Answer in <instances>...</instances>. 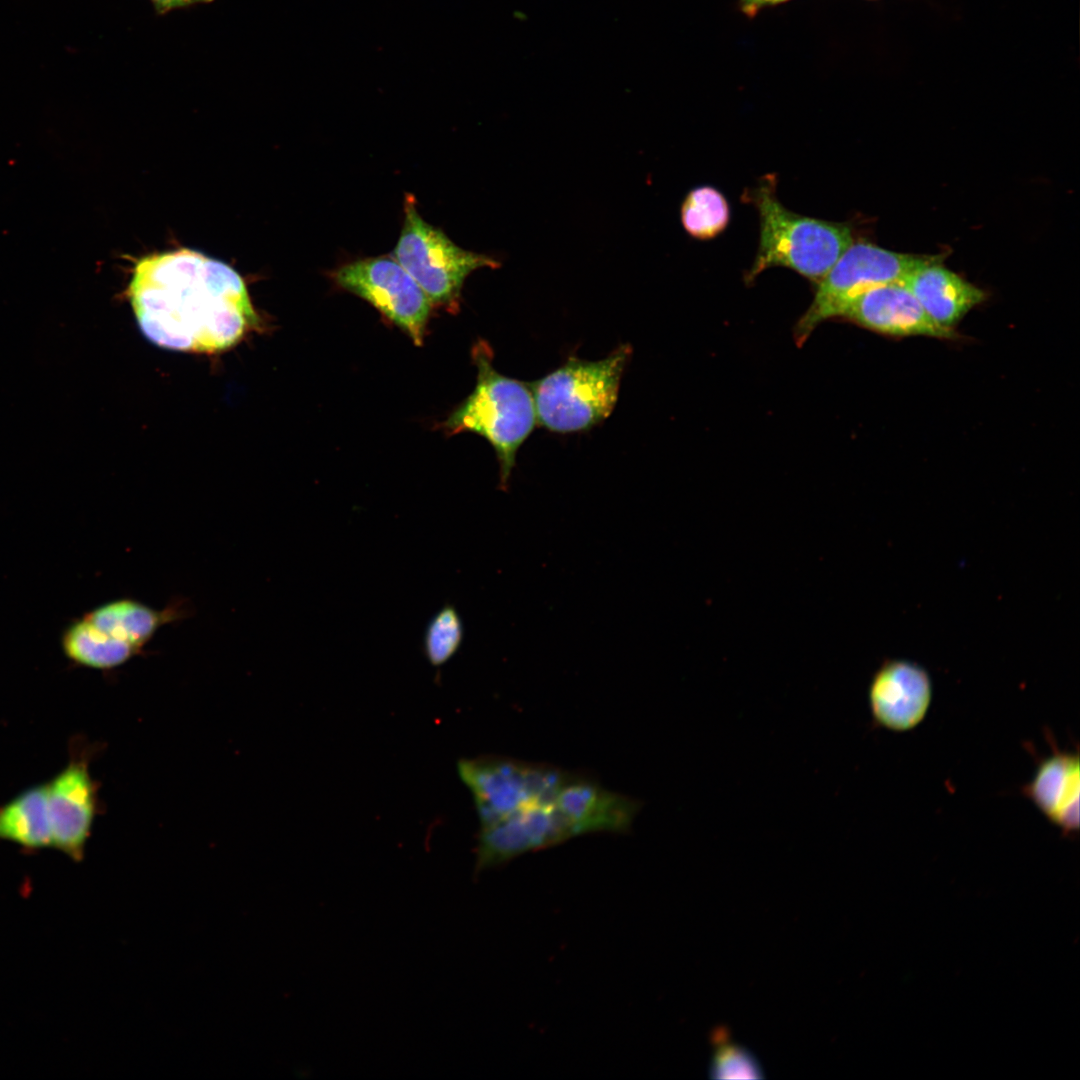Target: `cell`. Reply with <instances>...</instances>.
Masks as SVG:
<instances>
[{"label": "cell", "mask_w": 1080, "mask_h": 1080, "mask_svg": "<svg viewBox=\"0 0 1080 1080\" xmlns=\"http://www.w3.org/2000/svg\"><path fill=\"white\" fill-rule=\"evenodd\" d=\"M786 1L789 0H739V7L746 16L754 17L763 8Z\"/></svg>", "instance_id": "cell-22"}, {"label": "cell", "mask_w": 1080, "mask_h": 1080, "mask_svg": "<svg viewBox=\"0 0 1080 1080\" xmlns=\"http://www.w3.org/2000/svg\"><path fill=\"white\" fill-rule=\"evenodd\" d=\"M554 804L572 837L628 833L641 808L637 799L605 789L591 776L577 773L561 786Z\"/></svg>", "instance_id": "cell-12"}, {"label": "cell", "mask_w": 1080, "mask_h": 1080, "mask_svg": "<svg viewBox=\"0 0 1080 1080\" xmlns=\"http://www.w3.org/2000/svg\"><path fill=\"white\" fill-rule=\"evenodd\" d=\"M46 789L52 846L79 861L98 808L97 786L87 760H71Z\"/></svg>", "instance_id": "cell-11"}, {"label": "cell", "mask_w": 1080, "mask_h": 1080, "mask_svg": "<svg viewBox=\"0 0 1080 1080\" xmlns=\"http://www.w3.org/2000/svg\"><path fill=\"white\" fill-rule=\"evenodd\" d=\"M464 638V627L455 606L446 603L426 625L422 649L427 661L441 667L458 652Z\"/></svg>", "instance_id": "cell-19"}, {"label": "cell", "mask_w": 1080, "mask_h": 1080, "mask_svg": "<svg viewBox=\"0 0 1080 1080\" xmlns=\"http://www.w3.org/2000/svg\"><path fill=\"white\" fill-rule=\"evenodd\" d=\"M680 216L685 231L691 237L710 240L727 228L730 207L718 189L704 185L687 193L681 205Z\"/></svg>", "instance_id": "cell-18"}, {"label": "cell", "mask_w": 1080, "mask_h": 1080, "mask_svg": "<svg viewBox=\"0 0 1080 1080\" xmlns=\"http://www.w3.org/2000/svg\"><path fill=\"white\" fill-rule=\"evenodd\" d=\"M0 839L27 849L52 846L46 785H36L0 806Z\"/></svg>", "instance_id": "cell-17"}, {"label": "cell", "mask_w": 1080, "mask_h": 1080, "mask_svg": "<svg viewBox=\"0 0 1080 1080\" xmlns=\"http://www.w3.org/2000/svg\"><path fill=\"white\" fill-rule=\"evenodd\" d=\"M932 700V682L919 664L897 659L884 663L869 687L874 719L883 727L903 732L917 727Z\"/></svg>", "instance_id": "cell-13"}, {"label": "cell", "mask_w": 1080, "mask_h": 1080, "mask_svg": "<svg viewBox=\"0 0 1080 1080\" xmlns=\"http://www.w3.org/2000/svg\"><path fill=\"white\" fill-rule=\"evenodd\" d=\"M427 295L432 306L456 312L466 278L480 268L500 262L455 244L440 228L420 215L415 198L406 194L404 220L391 254Z\"/></svg>", "instance_id": "cell-5"}, {"label": "cell", "mask_w": 1080, "mask_h": 1080, "mask_svg": "<svg viewBox=\"0 0 1080 1080\" xmlns=\"http://www.w3.org/2000/svg\"><path fill=\"white\" fill-rule=\"evenodd\" d=\"M177 610L172 607L160 611L133 599L105 603L65 630L64 654L89 668L118 667L136 656L160 626L174 620L179 615Z\"/></svg>", "instance_id": "cell-6"}, {"label": "cell", "mask_w": 1080, "mask_h": 1080, "mask_svg": "<svg viewBox=\"0 0 1080 1080\" xmlns=\"http://www.w3.org/2000/svg\"><path fill=\"white\" fill-rule=\"evenodd\" d=\"M931 259L893 252L865 241L853 242L817 282L811 305L795 326L796 343L801 346L821 323L842 317L850 303L864 292L903 282Z\"/></svg>", "instance_id": "cell-7"}, {"label": "cell", "mask_w": 1080, "mask_h": 1080, "mask_svg": "<svg viewBox=\"0 0 1080 1080\" xmlns=\"http://www.w3.org/2000/svg\"><path fill=\"white\" fill-rule=\"evenodd\" d=\"M903 283L926 314L946 329H952L986 297L983 290L942 266L937 257L915 269Z\"/></svg>", "instance_id": "cell-16"}, {"label": "cell", "mask_w": 1080, "mask_h": 1080, "mask_svg": "<svg viewBox=\"0 0 1080 1080\" xmlns=\"http://www.w3.org/2000/svg\"><path fill=\"white\" fill-rule=\"evenodd\" d=\"M155 12L164 15L176 9L189 7L196 4H206L214 0H150Z\"/></svg>", "instance_id": "cell-21"}, {"label": "cell", "mask_w": 1080, "mask_h": 1080, "mask_svg": "<svg viewBox=\"0 0 1080 1080\" xmlns=\"http://www.w3.org/2000/svg\"><path fill=\"white\" fill-rule=\"evenodd\" d=\"M631 353L629 345H621L600 360L572 356L529 384L538 424L550 432L567 434L588 431L603 422L616 405Z\"/></svg>", "instance_id": "cell-4"}, {"label": "cell", "mask_w": 1080, "mask_h": 1080, "mask_svg": "<svg viewBox=\"0 0 1080 1080\" xmlns=\"http://www.w3.org/2000/svg\"><path fill=\"white\" fill-rule=\"evenodd\" d=\"M336 285L371 304L422 345L432 304L427 295L392 255L345 263L330 272Z\"/></svg>", "instance_id": "cell-9"}, {"label": "cell", "mask_w": 1080, "mask_h": 1080, "mask_svg": "<svg viewBox=\"0 0 1080 1080\" xmlns=\"http://www.w3.org/2000/svg\"><path fill=\"white\" fill-rule=\"evenodd\" d=\"M745 200L758 211L759 245L745 281L752 283L768 268H790L811 281H820L853 243L851 229L796 214L776 196L775 176H766L748 192Z\"/></svg>", "instance_id": "cell-2"}, {"label": "cell", "mask_w": 1080, "mask_h": 1080, "mask_svg": "<svg viewBox=\"0 0 1080 1080\" xmlns=\"http://www.w3.org/2000/svg\"><path fill=\"white\" fill-rule=\"evenodd\" d=\"M573 838L554 802L527 807L480 826L474 874L507 864L525 853Z\"/></svg>", "instance_id": "cell-10"}, {"label": "cell", "mask_w": 1080, "mask_h": 1080, "mask_svg": "<svg viewBox=\"0 0 1080 1080\" xmlns=\"http://www.w3.org/2000/svg\"><path fill=\"white\" fill-rule=\"evenodd\" d=\"M713 1078L758 1079L762 1071L756 1059L744 1048L719 1039L711 1067Z\"/></svg>", "instance_id": "cell-20"}, {"label": "cell", "mask_w": 1080, "mask_h": 1080, "mask_svg": "<svg viewBox=\"0 0 1080 1080\" xmlns=\"http://www.w3.org/2000/svg\"><path fill=\"white\" fill-rule=\"evenodd\" d=\"M844 318L878 333L892 336L954 338L953 329L937 325L903 282L872 288L854 299Z\"/></svg>", "instance_id": "cell-14"}, {"label": "cell", "mask_w": 1080, "mask_h": 1080, "mask_svg": "<svg viewBox=\"0 0 1080 1080\" xmlns=\"http://www.w3.org/2000/svg\"><path fill=\"white\" fill-rule=\"evenodd\" d=\"M474 800L480 826L517 811L554 802L571 772L543 763L486 755L457 762Z\"/></svg>", "instance_id": "cell-8"}, {"label": "cell", "mask_w": 1080, "mask_h": 1080, "mask_svg": "<svg viewBox=\"0 0 1080 1080\" xmlns=\"http://www.w3.org/2000/svg\"><path fill=\"white\" fill-rule=\"evenodd\" d=\"M128 298L143 335L169 350L221 352L237 344L257 322L238 272L187 248L140 258Z\"/></svg>", "instance_id": "cell-1"}, {"label": "cell", "mask_w": 1080, "mask_h": 1080, "mask_svg": "<svg viewBox=\"0 0 1080 1080\" xmlns=\"http://www.w3.org/2000/svg\"><path fill=\"white\" fill-rule=\"evenodd\" d=\"M1079 786L1078 753L1054 749L1022 792L1051 823L1071 834L1079 828Z\"/></svg>", "instance_id": "cell-15"}, {"label": "cell", "mask_w": 1080, "mask_h": 1080, "mask_svg": "<svg viewBox=\"0 0 1080 1080\" xmlns=\"http://www.w3.org/2000/svg\"><path fill=\"white\" fill-rule=\"evenodd\" d=\"M492 352L483 340L473 345L476 385L442 428L448 435L472 432L486 439L498 459L500 487L506 490L517 452L538 422L529 384L499 373Z\"/></svg>", "instance_id": "cell-3"}]
</instances>
